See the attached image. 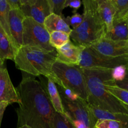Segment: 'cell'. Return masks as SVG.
<instances>
[{
  "label": "cell",
  "mask_w": 128,
  "mask_h": 128,
  "mask_svg": "<svg viewBox=\"0 0 128 128\" xmlns=\"http://www.w3.org/2000/svg\"><path fill=\"white\" fill-rule=\"evenodd\" d=\"M48 1L50 4L51 13L63 17L62 12L64 8H65L66 0H48Z\"/></svg>",
  "instance_id": "obj_26"
},
{
  "label": "cell",
  "mask_w": 128,
  "mask_h": 128,
  "mask_svg": "<svg viewBox=\"0 0 128 128\" xmlns=\"http://www.w3.org/2000/svg\"><path fill=\"white\" fill-rule=\"evenodd\" d=\"M0 103L9 106L13 103H21V98L17 88L14 87L7 69H0Z\"/></svg>",
  "instance_id": "obj_11"
},
{
  "label": "cell",
  "mask_w": 128,
  "mask_h": 128,
  "mask_svg": "<svg viewBox=\"0 0 128 128\" xmlns=\"http://www.w3.org/2000/svg\"><path fill=\"white\" fill-rule=\"evenodd\" d=\"M89 104V103H88ZM89 110L93 114L97 120H110L119 121L124 124L128 128V114L114 113L109 111H104L89 104Z\"/></svg>",
  "instance_id": "obj_18"
},
{
  "label": "cell",
  "mask_w": 128,
  "mask_h": 128,
  "mask_svg": "<svg viewBox=\"0 0 128 128\" xmlns=\"http://www.w3.org/2000/svg\"><path fill=\"white\" fill-rule=\"evenodd\" d=\"M113 86H116L119 88L128 91V64L126 65V75L124 80L120 82H114Z\"/></svg>",
  "instance_id": "obj_31"
},
{
  "label": "cell",
  "mask_w": 128,
  "mask_h": 128,
  "mask_svg": "<svg viewBox=\"0 0 128 128\" xmlns=\"http://www.w3.org/2000/svg\"><path fill=\"white\" fill-rule=\"evenodd\" d=\"M21 9L25 17L33 19L36 22L43 24L44 21L51 14L48 0H21Z\"/></svg>",
  "instance_id": "obj_10"
},
{
  "label": "cell",
  "mask_w": 128,
  "mask_h": 128,
  "mask_svg": "<svg viewBox=\"0 0 128 128\" xmlns=\"http://www.w3.org/2000/svg\"><path fill=\"white\" fill-rule=\"evenodd\" d=\"M85 78L88 99L90 105L114 113L128 114L118 99L108 92L105 84L113 80L112 70L102 68H82Z\"/></svg>",
  "instance_id": "obj_2"
},
{
  "label": "cell",
  "mask_w": 128,
  "mask_h": 128,
  "mask_svg": "<svg viewBox=\"0 0 128 128\" xmlns=\"http://www.w3.org/2000/svg\"><path fill=\"white\" fill-rule=\"evenodd\" d=\"M8 106L6 104H3V103H0V128H1V121H2L3 117L4 112H5V110L7 108V106Z\"/></svg>",
  "instance_id": "obj_33"
},
{
  "label": "cell",
  "mask_w": 128,
  "mask_h": 128,
  "mask_svg": "<svg viewBox=\"0 0 128 128\" xmlns=\"http://www.w3.org/2000/svg\"><path fill=\"white\" fill-rule=\"evenodd\" d=\"M23 46H35L50 51L55 50L50 44V34L44 25L29 17L23 20Z\"/></svg>",
  "instance_id": "obj_6"
},
{
  "label": "cell",
  "mask_w": 128,
  "mask_h": 128,
  "mask_svg": "<svg viewBox=\"0 0 128 128\" xmlns=\"http://www.w3.org/2000/svg\"><path fill=\"white\" fill-rule=\"evenodd\" d=\"M65 117L69 121H77L85 124L89 128H95L97 120L89 110V104L82 99L74 101L61 97Z\"/></svg>",
  "instance_id": "obj_8"
},
{
  "label": "cell",
  "mask_w": 128,
  "mask_h": 128,
  "mask_svg": "<svg viewBox=\"0 0 128 128\" xmlns=\"http://www.w3.org/2000/svg\"><path fill=\"white\" fill-rule=\"evenodd\" d=\"M18 50L0 22V60L5 62L6 60L14 61Z\"/></svg>",
  "instance_id": "obj_14"
},
{
  "label": "cell",
  "mask_w": 128,
  "mask_h": 128,
  "mask_svg": "<svg viewBox=\"0 0 128 128\" xmlns=\"http://www.w3.org/2000/svg\"><path fill=\"white\" fill-rule=\"evenodd\" d=\"M82 4V1L80 0H66L65 1V8L70 7L74 10L73 13L77 12V11L80 8Z\"/></svg>",
  "instance_id": "obj_30"
},
{
  "label": "cell",
  "mask_w": 128,
  "mask_h": 128,
  "mask_svg": "<svg viewBox=\"0 0 128 128\" xmlns=\"http://www.w3.org/2000/svg\"><path fill=\"white\" fill-rule=\"evenodd\" d=\"M122 103L123 107H124V108L125 109V110H126V111H127V112H128V105H127V104H125L123 103L122 102Z\"/></svg>",
  "instance_id": "obj_34"
},
{
  "label": "cell",
  "mask_w": 128,
  "mask_h": 128,
  "mask_svg": "<svg viewBox=\"0 0 128 128\" xmlns=\"http://www.w3.org/2000/svg\"><path fill=\"white\" fill-rule=\"evenodd\" d=\"M70 41V35L65 32L54 31L50 34V43L55 50L60 48Z\"/></svg>",
  "instance_id": "obj_21"
},
{
  "label": "cell",
  "mask_w": 128,
  "mask_h": 128,
  "mask_svg": "<svg viewBox=\"0 0 128 128\" xmlns=\"http://www.w3.org/2000/svg\"><path fill=\"white\" fill-rule=\"evenodd\" d=\"M56 50L47 51L40 48L22 46L18 50L14 62L16 68L29 76H43L55 84L57 79L52 72V66L56 62Z\"/></svg>",
  "instance_id": "obj_3"
},
{
  "label": "cell",
  "mask_w": 128,
  "mask_h": 128,
  "mask_svg": "<svg viewBox=\"0 0 128 128\" xmlns=\"http://www.w3.org/2000/svg\"><path fill=\"white\" fill-rule=\"evenodd\" d=\"M3 68H4V62H2L0 60V69Z\"/></svg>",
  "instance_id": "obj_35"
},
{
  "label": "cell",
  "mask_w": 128,
  "mask_h": 128,
  "mask_svg": "<svg viewBox=\"0 0 128 128\" xmlns=\"http://www.w3.org/2000/svg\"><path fill=\"white\" fill-rule=\"evenodd\" d=\"M63 20L73 30L77 29L81 25L84 20V16L78 12H75L71 16H68L67 18L63 17Z\"/></svg>",
  "instance_id": "obj_25"
},
{
  "label": "cell",
  "mask_w": 128,
  "mask_h": 128,
  "mask_svg": "<svg viewBox=\"0 0 128 128\" xmlns=\"http://www.w3.org/2000/svg\"><path fill=\"white\" fill-rule=\"evenodd\" d=\"M128 64V56L109 57L98 53L88 46L84 47L79 66L81 68H102L112 70L117 66Z\"/></svg>",
  "instance_id": "obj_7"
},
{
  "label": "cell",
  "mask_w": 128,
  "mask_h": 128,
  "mask_svg": "<svg viewBox=\"0 0 128 128\" xmlns=\"http://www.w3.org/2000/svg\"><path fill=\"white\" fill-rule=\"evenodd\" d=\"M10 11V8L9 6L7 0H0V22H1V25L3 27L4 30H5L6 33L8 34V36L12 40L11 33H10V25H9Z\"/></svg>",
  "instance_id": "obj_20"
},
{
  "label": "cell",
  "mask_w": 128,
  "mask_h": 128,
  "mask_svg": "<svg viewBox=\"0 0 128 128\" xmlns=\"http://www.w3.org/2000/svg\"><path fill=\"white\" fill-rule=\"evenodd\" d=\"M55 128H73L65 116L55 112Z\"/></svg>",
  "instance_id": "obj_28"
},
{
  "label": "cell",
  "mask_w": 128,
  "mask_h": 128,
  "mask_svg": "<svg viewBox=\"0 0 128 128\" xmlns=\"http://www.w3.org/2000/svg\"><path fill=\"white\" fill-rule=\"evenodd\" d=\"M52 72L57 79L56 85L71 90L79 98L87 101L88 92L82 68L56 61Z\"/></svg>",
  "instance_id": "obj_5"
},
{
  "label": "cell",
  "mask_w": 128,
  "mask_h": 128,
  "mask_svg": "<svg viewBox=\"0 0 128 128\" xmlns=\"http://www.w3.org/2000/svg\"><path fill=\"white\" fill-rule=\"evenodd\" d=\"M95 128H127L119 121L110 120H99L95 124Z\"/></svg>",
  "instance_id": "obj_24"
},
{
  "label": "cell",
  "mask_w": 128,
  "mask_h": 128,
  "mask_svg": "<svg viewBox=\"0 0 128 128\" xmlns=\"http://www.w3.org/2000/svg\"><path fill=\"white\" fill-rule=\"evenodd\" d=\"M45 90L48 95L50 102L55 111L58 113L65 116V113L63 107L62 101L56 84L50 79H47V84Z\"/></svg>",
  "instance_id": "obj_19"
},
{
  "label": "cell",
  "mask_w": 128,
  "mask_h": 128,
  "mask_svg": "<svg viewBox=\"0 0 128 128\" xmlns=\"http://www.w3.org/2000/svg\"><path fill=\"white\" fill-rule=\"evenodd\" d=\"M89 47L98 53L109 57L128 56V41H114L103 37Z\"/></svg>",
  "instance_id": "obj_9"
},
{
  "label": "cell",
  "mask_w": 128,
  "mask_h": 128,
  "mask_svg": "<svg viewBox=\"0 0 128 128\" xmlns=\"http://www.w3.org/2000/svg\"><path fill=\"white\" fill-rule=\"evenodd\" d=\"M84 48V46L75 44L71 41H69L62 47L56 50L58 53L56 61L67 64L79 66Z\"/></svg>",
  "instance_id": "obj_13"
},
{
  "label": "cell",
  "mask_w": 128,
  "mask_h": 128,
  "mask_svg": "<svg viewBox=\"0 0 128 128\" xmlns=\"http://www.w3.org/2000/svg\"><path fill=\"white\" fill-rule=\"evenodd\" d=\"M23 74L18 86L21 103L16 110L17 128L23 126L31 128H55L56 111L43 85L34 77Z\"/></svg>",
  "instance_id": "obj_1"
},
{
  "label": "cell",
  "mask_w": 128,
  "mask_h": 128,
  "mask_svg": "<svg viewBox=\"0 0 128 128\" xmlns=\"http://www.w3.org/2000/svg\"><path fill=\"white\" fill-rule=\"evenodd\" d=\"M19 128H31L29 127V126H26V125H25V126H21V127H20Z\"/></svg>",
  "instance_id": "obj_36"
},
{
  "label": "cell",
  "mask_w": 128,
  "mask_h": 128,
  "mask_svg": "<svg viewBox=\"0 0 128 128\" xmlns=\"http://www.w3.org/2000/svg\"><path fill=\"white\" fill-rule=\"evenodd\" d=\"M43 25L49 34L54 31H60L70 35L72 30L64 21L63 17L50 14L45 18Z\"/></svg>",
  "instance_id": "obj_16"
},
{
  "label": "cell",
  "mask_w": 128,
  "mask_h": 128,
  "mask_svg": "<svg viewBox=\"0 0 128 128\" xmlns=\"http://www.w3.org/2000/svg\"><path fill=\"white\" fill-rule=\"evenodd\" d=\"M25 16L21 10H10L9 25L11 38L18 50L23 46V20Z\"/></svg>",
  "instance_id": "obj_12"
},
{
  "label": "cell",
  "mask_w": 128,
  "mask_h": 128,
  "mask_svg": "<svg viewBox=\"0 0 128 128\" xmlns=\"http://www.w3.org/2000/svg\"><path fill=\"white\" fill-rule=\"evenodd\" d=\"M97 1L99 12L106 28V32H108L112 28L115 13L112 0H97Z\"/></svg>",
  "instance_id": "obj_15"
},
{
  "label": "cell",
  "mask_w": 128,
  "mask_h": 128,
  "mask_svg": "<svg viewBox=\"0 0 128 128\" xmlns=\"http://www.w3.org/2000/svg\"><path fill=\"white\" fill-rule=\"evenodd\" d=\"M56 87H57L58 91L59 94H60V97H63L66 99V100L71 101H76L78 99L80 98L76 94L72 92L71 90L64 88L61 87L59 85H56Z\"/></svg>",
  "instance_id": "obj_29"
},
{
  "label": "cell",
  "mask_w": 128,
  "mask_h": 128,
  "mask_svg": "<svg viewBox=\"0 0 128 128\" xmlns=\"http://www.w3.org/2000/svg\"><path fill=\"white\" fill-rule=\"evenodd\" d=\"M127 20H128V18H127Z\"/></svg>",
  "instance_id": "obj_37"
},
{
  "label": "cell",
  "mask_w": 128,
  "mask_h": 128,
  "mask_svg": "<svg viewBox=\"0 0 128 128\" xmlns=\"http://www.w3.org/2000/svg\"><path fill=\"white\" fill-rule=\"evenodd\" d=\"M10 10H20L22 6L21 0H7Z\"/></svg>",
  "instance_id": "obj_32"
},
{
  "label": "cell",
  "mask_w": 128,
  "mask_h": 128,
  "mask_svg": "<svg viewBox=\"0 0 128 128\" xmlns=\"http://www.w3.org/2000/svg\"><path fill=\"white\" fill-rule=\"evenodd\" d=\"M82 4L83 22L72 30L70 36L75 44L88 47L104 37L106 28L99 12L97 0H84Z\"/></svg>",
  "instance_id": "obj_4"
},
{
  "label": "cell",
  "mask_w": 128,
  "mask_h": 128,
  "mask_svg": "<svg viewBox=\"0 0 128 128\" xmlns=\"http://www.w3.org/2000/svg\"><path fill=\"white\" fill-rule=\"evenodd\" d=\"M105 88L107 91L112 94L114 97L123 103L128 105V91L119 88L116 86H109L105 84Z\"/></svg>",
  "instance_id": "obj_23"
},
{
  "label": "cell",
  "mask_w": 128,
  "mask_h": 128,
  "mask_svg": "<svg viewBox=\"0 0 128 128\" xmlns=\"http://www.w3.org/2000/svg\"><path fill=\"white\" fill-rule=\"evenodd\" d=\"M112 2L115 10L114 21H120L127 19L128 0H112Z\"/></svg>",
  "instance_id": "obj_22"
},
{
  "label": "cell",
  "mask_w": 128,
  "mask_h": 128,
  "mask_svg": "<svg viewBox=\"0 0 128 128\" xmlns=\"http://www.w3.org/2000/svg\"><path fill=\"white\" fill-rule=\"evenodd\" d=\"M126 75V66L121 65L112 70V77L114 82H120L124 80Z\"/></svg>",
  "instance_id": "obj_27"
},
{
  "label": "cell",
  "mask_w": 128,
  "mask_h": 128,
  "mask_svg": "<svg viewBox=\"0 0 128 128\" xmlns=\"http://www.w3.org/2000/svg\"><path fill=\"white\" fill-rule=\"evenodd\" d=\"M104 38L114 41H128V20L113 21L112 28Z\"/></svg>",
  "instance_id": "obj_17"
}]
</instances>
